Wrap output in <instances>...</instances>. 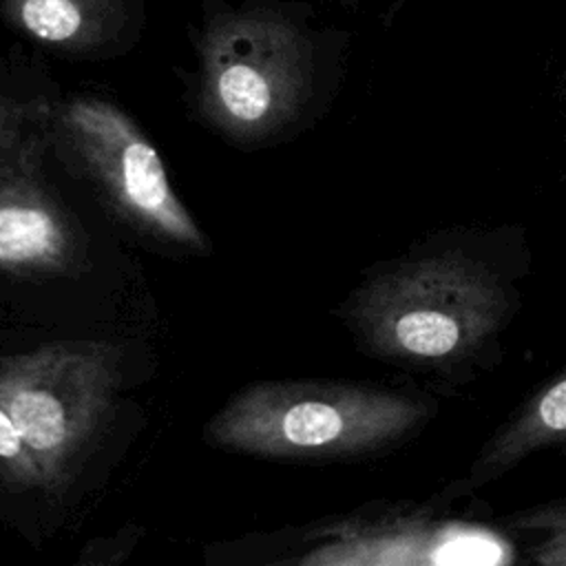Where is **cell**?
Instances as JSON below:
<instances>
[{"mask_svg":"<svg viewBox=\"0 0 566 566\" xmlns=\"http://www.w3.org/2000/svg\"><path fill=\"white\" fill-rule=\"evenodd\" d=\"M312 86V44L268 11H223L199 40V108L237 142H261L296 119Z\"/></svg>","mask_w":566,"mask_h":566,"instance_id":"3957f363","label":"cell"},{"mask_svg":"<svg viewBox=\"0 0 566 566\" xmlns=\"http://www.w3.org/2000/svg\"><path fill=\"white\" fill-rule=\"evenodd\" d=\"M433 413V400L382 385L270 380L237 391L208 422V440L272 460L360 458L411 438Z\"/></svg>","mask_w":566,"mask_h":566,"instance_id":"7a4b0ae2","label":"cell"},{"mask_svg":"<svg viewBox=\"0 0 566 566\" xmlns=\"http://www.w3.org/2000/svg\"><path fill=\"white\" fill-rule=\"evenodd\" d=\"M60 133L128 223L166 243L206 250V237L172 190L157 148L124 111L97 97H75L60 111Z\"/></svg>","mask_w":566,"mask_h":566,"instance_id":"8992f818","label":"cell"},{"mask_svg":"<svg viewBox=\"0 0 566 566\" xmlns=\"http://www.w3.org/2000/svg\"><path fill=\"white\" fill-rule=\"evenodd\" d=\"M566 447V369L537 387L493 436L482 444L464 478L449 486V495H469L500 480L528 455Z\"/></svg>","mask_w":566,"mask_h":566,"instance_id":"ba28073f","label":"cell"},{"mask_svg":"<svg viewBox=\"0 0 566 566\" xmlns=\"http://www.w3.org/2000/svg\"><path fill=\"white\" fill-rule=\"evenodd\" d=\"M509 531L528 535V557L542 566H566V502L515 511L504 517Z\"/></svg>","mask_w":566,"mask_h":566,"instance_id":"30bf717a","label":"cell"},{"mask_svg":"<svg viewBox=\"0 0 566 566\" xmlns=\"http://www.w3.org/2000/svg\"><path fill=\"white\" fill-rule=\"evenodd\" d=\"M511 310V287L489 261L447 248L378 268L347 298L345 316L374 356L447 369L491 345Z\"/></svg>","mask_w":566,"mask_h":566,"instance_id":"6da1fadb","label":"cell"},{"mask_svg":"<svg viewBox=\"0 0 566 566\" xmlns=\"http://www.w3.org/2000/svg\"><path fill=\"white\" fill-rule=\"evenodd\" d=\"M122 354L102 340L46 343L0 356V405L57 491L113 411Z\"/></svg>","mask_w":566,"mask_h":566,"instance_id":"277c9868","label":"cell"},{"mask_svg":"<svg viewBox=\"0 0 566 566\" xmlns=\"http://www.w3.org/2000/svg\"><path fill=\"white\" fill-rule=\"evenodd\" d=\"M119 0H0L13 29L62 51L102 44L119 13Z\"/></svg>","mask_w":566,"mask_h":566,"instance_id":"9c48e42d","label":"cell"},{"mask_svg":"<svg viewBox=\"0 0 566 566\" xmlns=\"http://www.w3.org/2000/svg\"><path fill=\"white\" fill-rule=\"evenodd\" d=\"M0 484L11 486L15 491L44 489L42 469L2 405H0Z\"/></svg>","mask_w":566,"mask_h":566,"instance_id":"8fae6325","label":"cell"},{"mask_svg":"<svg viewBox=\"0 0 566 566\" xmlns=\"http://www.w3.org/2000/svg\"><path fill=\"white\" fill-rule=\"evenodd\" d=\"M84 252L77 226L38 170L31 146L0 155V274H69Z\"/></svg>","mask_w":566,"mask_h":566,"instance_id":"52a82bcc","label":"cell"},{"mask_svg":"<svg viewBox=\"0 0 566 566\" xmlns=\"http://www.w3.org/2000/svg\"><path fill=\"white\" fill-rule=\"evenodd\" d=\"M296 559L312 566H509L517 559L511 537L491 524L427 504L369 506L314 531Z\"/></svg>","mask_w":566,"mask_h":566,"instance_id":"5b68a950","label":"cell"},{"mask_svg":"<svg viewBox=\"0 0 566 566\" xmlns=\"http://www.w3.org/2000/svg\"><path fill=\"white\" fill-rule=\"evenodd\" d=\"M27 108L11 97L0 93V155L18 142L20 124L24 122Z\"/></svg>","mask_w":566,"mask_h":566,"instance_id":"7c38bea8","label":"cell"}]
</instances>
